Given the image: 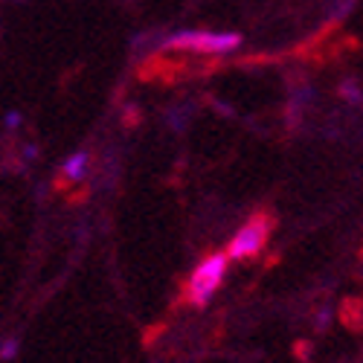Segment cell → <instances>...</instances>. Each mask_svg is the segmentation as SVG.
<instances>
[{"label": "cell", "instance_id": "cell-1", "mask_svg": "<svg viewBox=\"0 0 363 363\" xmlns=\"http://www.w3.org/2000/svg\"><path fill=\"white\" fill-rule=\"evenodd\" d=\"M270 233H274V216L256 213L245 227H241V230L233 235V241L227 245V253H224V256H227V259H235V262L259 256L262 247L267 245Z\"/></svg>", "mask_w": 363, "mask_h": 363}, {"label": "cell", "instance_id": "cell-2", "mask_svg": "<svg viewBox=\"0 0 363 363\" xmlns=\"http://www.w3.org/2000/svg\"><path fill=\"white\" fill-rule=\"evenodd\" d=\"M227 256L224 253H213V256H206L195 270H192V277L186 282V299L192 302V306H206L209 296H213L227 274Z\"/></svg>", "mask_w": 363, "mask_h": 363}, {"label": "cell", "instance_id": "cell-3", "mask_svg": "<svg viewBox=\"0 0 363 363\" xmlns=\"http://www.w3.org/2000/svg\"><path fill=\"white\" fill-rule=\"evenodd\" d=\"M241 44L238 35L233 33H177L166 41L169 50L180 52H201V55H216V52H233Z\"/></svg>", "mask_w": 363, "mask_h": 363}, {"label": "cell", "instance_id": "cell-4", "mask_svg": "<svg viewBox=\"0 0 363 363\" xmlns=\"http://www.w3.org/2000/svg\"><path fill=\"white\" fill-rule=\"evenodd\" d=\"M84 169H87V155H84V151H79V155H73V157L65 163V177L73 184V180H79V177L84 174Z\"/></svg>", "mask_w": 363, "mask_h": 363}, {"label": "cell", "instance_id": "cell-5", "mask_svg": "<svg viewBox=\"0 0 363 363\" xmlns=\"http://www.w3.org/2000/svg\"><path fill=\"white\" fill-rule=\"evenodd\" d=\"M18 352V340H6L4 346H0V360H12Z\"/></svg>", "mask_w": 363, "mask_h": 363}]
</instances>
